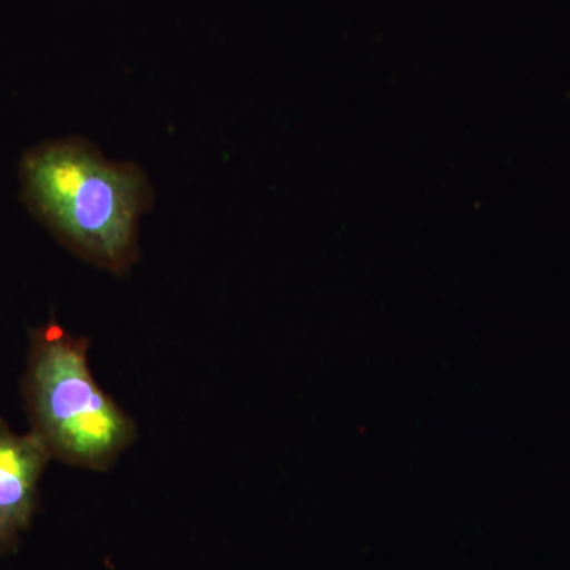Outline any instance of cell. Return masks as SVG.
<instances>
[{
  "label": "cell",
  "instance_id": "cell-2",
  "mask_svg": "<svg viewBox=\"0 0 570 570\" xmlns=\"http://www.w3.org/2000/svg\"><path fill=\"white\" fill-rule=\"evenodd\" d=\"M89 344L55 321L31 330L22 396L52 459L107 471L137 439V423L97 384Z\"/></svg>",
  "mask_w": 570,
  "mask_h": 570
},
{
  "label": "cell",
  "instance_id": "cell-3",
  "mask_svg": "<svg viewBox=\"0 0 570 570\" xmlns=\"http://www.w3.org/2000/svg\"><path fill=\"white\" fill-rule=\"evenodd\" d=\"M52 456L36 433L17 434L0 419V557L17 550L29 530L39 482Z\"/></svg>",
  "mask_w": 570,
  "mask_h": 570
},
{
  "label": "cell",
  "instance_id": "cell-1",
  "mask_svg": "<svg viewBox=\"0 0 570 570\" xmlns=\"http://www.w3.org/2000/svg\"><path fill=\"white\" fill-rule=\"evenodd\" d=\"M20 184L29 212L70 253L118 276L137 264L138 224L154 202L138 165L111 163L81 138L45 141L22 154Z\"/></svg>",
  "mask_w": 570,
  "mask_h": 570
}]
</instances>
